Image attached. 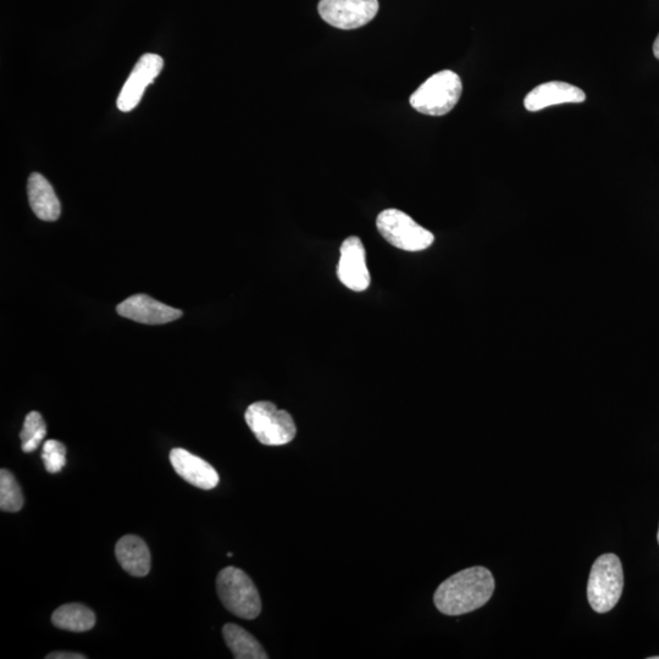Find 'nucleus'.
<instances>
[{"label": "nucleus", "mask_w": 659, "mask_h": 659, "mask_svg": "<svg viewBox=\"0 0 659 659\" xmlns=\"http://www.w3.org/2000/svg\"><path fill=\"white\" fill-rule=\"evenodd\" d=\"M223 635L227 647L236 659H267L269 656L264 651L259 641L249 634L245 629L236 624H226Z\"/></svg>", "instance_id": "dca6fc26"}, {"label": "nucleus", "mask_w": 659, "mask_h": 659, "mask_svg": "<svg viewBox=\"0 0 659 659\" xmlns=\"http://www.w3.org/2000/svg\"><path fill=\"white\" fill-rule=\"evenodd\" d=\"M220 601L227 611L242 619H256L262 612V600L251 578L243 570L226 567L217 579Z\"/></svg>", "instance_id": "7ed1b4c3"}, {"label": "nucleus", "mask_w": 659, "mask_h": 659, "mask_svg": "<svg viewBox=\"0 0 659 659\" xmlns=\"http://www.w3.org/2000/svg\"><path fill=\"white\" fill-rule=\"evenodd\" d=\"M337 276L342 284L352 291L363 292L370 286V273L361 238L348 237L342 243Z\"/></svg>", "instance_id": "1a4fd4ad"}, {"label": "nucleus", "mask_w": 659, "mask_h": 659, "mask_svg": "<svg viewBox=\"0 0 659 659\" xmlns=\"http://www.w3.org/2000/svg\"><path fill=\"white\" fill-rule=\"evenodd\" d=\"M170 462L182 479L198 489L212 490L219 484V474L213 465L184 448L171 450Z\"/></svg>", "instance_id": "9b49d317"}, {"label": "nucleus", "mask_w": 659, "mask_h": 659, "mask_svg": "<svg viewBox=\"0 0 659 659\" xmlns=\"http://www.w3.org/2000/svg\"><path fill=\"white\" fill-rule=\"evenodd\" d=\"M24 506V495L15 476L7 469L0 472V509L3 512H19Z\"/></svg>", "instance_id": "f3484780"}, {"label": "nucleus", "mask_w": 659, "mask_h": 659, "mask_svg": "<svg viewBox=\"0 0 659 659\" xmlns=\"http://www.w3.org/2000/svg\"><path fill=\"white\" fill-rule=\"evenodd\" d=\"M653 54H655V57L659 60V35L656 38L655 43H653Z\"/></svg>", "instance_id": "412c9836"}, {"label": "nucleus", "mask_w": 659, "mask_h": 659, "mask_svg": "<svg viewBox=\"0 0 659 659\" xmlns=\"http://www.w3.org/2000/svg\"><path fill=\"white\" fill-rule=\"evenodd\" d=\"M321 19L340 30H356L378 14V0H320Z\"/></svg>", "instance_id": "0eeeda50"}, {"label": "nucleus", "mask_w": 659, "mask_h": 659, "mask_svg": "<svg viewBox=\"0 0 659 659\" xmlns=\"http://www.w3.org/2000/svg\"><path fill=\"white\" fill-rule=\"evenodd\" d=\"M624 589L622 562L614 553L598 557L587 581V600L596 613L605 614L618 605Z\"/></svg>", "instance_id": "f03ea898"}, {"label": "nucleus", "mask_w": 659, "mask_h": 659, "mask_svg": "<svg viewBox=\"0 0 659 659\" xmlns=\"http://www.w3.org/2000/svg\"><path fill=\"white\" fill-rule=\"evenodd\" d=\"M245 419L257 440L265 446L287 445L297 434L295 420L291 414L271 402L251 404L247 408Z\"/></svg>", "instance_id": "20e7f679"}, {"label": "nucleus", "mask_w": 659, "mask_h": 659, "mask_svg": "<svg viewBox=\"0 0 659 659\" xmlns=\"http://www.w3.org/2000/svg\"><path fill=\"white\" fill-rule=\"evenodd\" d=\"M657 541H658V545H659V528H658V533H657Z\"/></svg>", "instance_id": "4be33fe9"}, {"label": "nucleus", "mask_w": 659, "mask_h": 659, "mask_svg": "<svg viewBox=\"0 0 659 659\" xmlns=\"http://www.w3.org/2000/svg\"><path fill=\"white\" fill-rule=\"evenodd\" d=\"M47 659H86L85 655L75 652H53L46 657Z\"/></svg>", "instance_id": "aec40b11"}, {"label": "nucleus", "mask_w": 659, "mask_h": 659, "mask_svg": "<svg viewBox=\"0 0 659 659\" xmlns=\"http://www.w3.org/2000/svg\"><path fill=\"white\" fill-rule=\"evenodd\" d=\"M376 226L390 245L407 252H420L433 245L435 237L398 209H386L376 219Z\"/></svg>", "instance_id": "423d86ee"}, {"label": "nucleus", "mask_w": 659, "mask_h": 659, "mask_svg": "<svg viewBox=\"0 0 659 659\" xmlns=\"http://www.w3.org/2000/svg\"><path fill=\"white\" fill-rule=\"evenodd\" d=\"M495 587V578L489 569H464L437 587L434 603L446 616H463L484 607L494 595Z\"/></svg>", "instance_id": "f257e3e1"}, {"label": "nucleus", "mask_w": 659, "mask_h": 659, "mask_svg": "<svg viewBox=\"0 0 659 659\" xmlns=\"http://www.w3.org/2000/svg\"><path fill=\"white\" fill-rule=\"evenodd\" d=\"M650 659H659V657H650Z\"/></svg>", "instance_id": "5701e85b"}, {"label": "nucleus", "mask_w": 659, "mask_h": 659, "mask_svg": "<svg viewBox=\"0 0 659 659\" xmlns=\"http://www.w3.org/2000/svg\"><path fill=\"white\" fill-rule=\"evenodd\" d=\"M42 459L48 473L57 474L62 472L66 465V447L64 443L57 440L44 442Z\"/></svg>", "instance_id": "6ab92c4d"}, {"label": "nucleus", "mask_w": 659, "mask_h": 659, "mask_svg": "<svg viewBox=\"0 0 659 659\" xmlns=\"http://www.w3.org/2000/svg\"><path fill=\"white\" fill-rule=\"evenodd\" d=\"M121 317L147 325L171 323L182 317L180 309L166 306L147 295H135L125 299L116 307Z\"/></svg>", "instance_id": "9d476101"}, {"label": "nucleus", "mask_w": 659, "mask_h": 659, "mask_svg": "<svg viewBox=\"0 0 659 659\" xmlns=\"http://www.w3.org/2000/svg\"><path fill=\"white\" fill-rule=\"evenodd\" d=\"M586 94L581 88L567 82L552 81L542 83L531 91L524 99V107L529 112H540L552 105L566 103H583Z\"/></svg>", "instance_id": "f8f14e48"}, {"label": "nucleus", "mask_w": 659, "mask_h": 659, "mask_svg": "<svg viewBox=\"0 0 659 659\" xmlns=\"http://www.w3.org/2000/svg\"><path fill=\"white\" fill-rule=\"evenodd\" d=\"M462 91L461 77L451 70H443L431 76L412 94L411 105L425 115H446L456 107Z\"/></svg>", "instance_id": "39448f33"}, {"label": "nucleus", "mask_w": 659, "mask_h": 659, "mask_svg": "<svg viewBox=\"0 0 659 659\" xmlns=\"http://www.w3.org/2000/svg\"><path fill=\"white\" fill-rule=\"evenodd\" d=\"M52 623L71 633H85L96 625V614L81 603H68L53 613Z\"/></svg>", "instance_id": "2eb2a0df"}, {"label": "nucleus", "mask_w": 659, "mask_h": 659, "mask_svg": "<svg viewBox=\"0 0 659 659\" xmlns=\"http://www.w3.org/2000/svg\"><path fill=\"white\" fill-rule=\"evenodd\" d=\"M164 68V60L157 54L147 53L138 60L134 70L127 79L118 98V108L121 112L129 113L141 102L146 88L155 80Z\"/></svg>", "instance_id": "6e6552de"}, {"label": "nucleus", "mask_w": 659, "mask_h": 659, "mask_svg": "<svg viewBox=\"0 0 659 659\" xmlns=\"http://www.w3.org/2000/svg\"><path fill=\"white\" fill-rule=\"evenodd\" d=\"M27 195L33 213L43 221H55L62 213V207L53 187L41 174L33 173L27 184Z\"/></svg>", "instance_id": "4468645a"}, {"label": "nucleus", "mask_w": 659, "mask_h": 659, "mask_svg": "<svg viewBox=\"0 0 659 659\" xmlns=\"http://www.w3.org/2000/svg\"><path fill=\"white\" fill-rule=\"evenodd\" d=\"M116 559L132 577L143 578L151 570V552L145 541L136 535L121 537L115 547Z\"/></svg>", "instance_id": "ddd939ff"}, {"label": "nucleus", "mask_w": 659, "mask_h": 659, "mask_svg": "<svg viewBox=\"0 0 659 659\" xmlns=\"http://www.w3.org/2000/svg\"><path fill=\"white\" fill-rule=\"evenodd\" d=\"M46 435L47 428L42 415L38 412H31L27 414L24 428H22L20 433L22 451L25 453L36 451Z\"/></svg>", "instance_id": "a211bd4d"}]
</instances>
